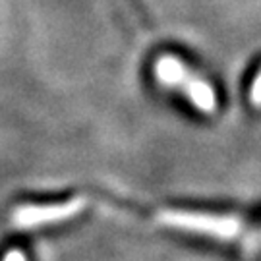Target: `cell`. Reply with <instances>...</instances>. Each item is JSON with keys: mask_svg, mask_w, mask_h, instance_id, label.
Segmentation results:
<instances>
[{"mask_svg": "<svg viewBox=\"0 0 261 261\" xmlns=\"http://www.w3.org/2000/svg\"><path fill=\"white\" fill-rule=\"evenodd\" d=\"M155 77L159 84L167 87H182V91L190 99V103L203 114H213L217 109V95L213 87L201 77L192 74L184 62L174 55H163L155 62Z\"/></svg>", "mask_w": 261, "mask_h": 261, "instance_id": "cell-1", "label": "cell"}, {"mask_svg": "<svg viewBox=\"0 0 261 261\" xmlns=\"http://www.w3.org/2000/svg\"><path fill=\"white\" fill-rule=\"evenodd\" d=\"M159 221L172 228L209 234L215 238H234L242 228L240 221L230 215H209L196 211H176V209L159 213Z\"/></svg>", "mask_w": 261, "mask_h": 261, "instance_id": "cell-2", "label": "cell"}, {"mask_svg": "<svg viewBox=\"0 0 261 261\" xmlns=\"http://www.w3.org/2000/svg\"><path fill=\"white\" fill-rule=\"evenodd\" d=\"M87 205L85 197H72L62 203H48V205H21L12 211V223L18 228H33L50 223H62L74 219Z\"/></svg>", "mask_w": 261, "mask_h": 261, "instance_id": "cell-3", "label": "cell"}, {"mask_svg": "<svg viewBox=\"0 0 261 261\" xmlns=\"http://www.w3.org/2000/svg\"><path fill=\"white\" fill-rule=\"evenodd\" d=\"M250 103L255 107V109H261V70L257 72L255 80L252 84V89H250Z\"/></svg>", "mask_w": 261, "mask_h": 261, "instance_id": "cell-4", "label": "cell"}, {"mask_svg": "<svg viewBox=\"0 0 261 261\" xmlns=\"http://www.w3.org/2000/svg\"><path fill=\"white\" fill-rule=\"evenodd\" d=\"M2 261H28V259H25L23 252H19V250H12V252H8L6 255H4V259Z\"/></svg>", "mask_w": 261, "mask_h": 261, "instance_id": "cell-5", "label": "cell"}]
</instances>
